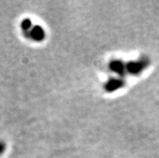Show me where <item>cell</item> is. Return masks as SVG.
Segmentation results:
<instances>
[{
  "label": "cell",
  "mask_w": 159,
  "mask_h": 158,
  "mask_svg": "<svg viewBox=\"0 0 159 158\" xmlns=\"http://www.w3.org/2000/svg\"><path fill=\"white\" fill-rule=\"evenodd\" d=\"M150 61L146 56H142L135 61L126 63V73L131 75H139L149 67Z\"/></svg>",
  "instance_id": "6da1fadb"
},
{
  "label": "cell",
  "mask_w": 159,
  "mask_h": 158,
  "mask_svg": "<svg viewBox=\"0 0 159 158\" xmlns=\"http://www.w3.org/2000/svg\"><path fill=\"white\" fill-rule=\"evenodd\" d=\"M24 36L34 42H41L45 39L46 32L40 25H32V28L27 32L24 33Z\"/></svg>",
  "instance_id": "7a4b0ae2"
},
{
  "label": "cell",
  "mask_w": 159,
  "mask_h": 158,
  "mask_svg": "<svg viewBox=\"0 0 159 158\" xmlns=\"http://www.w3.org/2000/svg\"><path fill=\"white\" fill-rule=\"evenodd\" d=\"M125 85V81L124 78L120 77H111L108 78L107 82L103 85L104 90L107 92L111 93L117 91L120 89H122Z\"/></svg>",
  "instance_id": "3957f363"
},
{
  "label": "cell",
  "mask_w": 159,
  "mask_h": 158,
  "mask_svg": "<svg viewBox=\"0 0 159 158\" xmlns=\"http://www.w3.org/2000/svg\"><path fill=\"white\" fill-rule=\"evenodd\" d=\"M109 70L116 74L118 77L125 78L126 73V63L119 59H115L110 61L108 65Z\"/></svg>",
  "instance_id": "277c9868"
},
{
  "label": "cell",
  "mask_w": 159,
  "mask_h": 158,
  "mask_svg": "<svg viewBox=\"0 0 159 158\" xmlns=\"http://www.w3.org/2000/svg\"><path fill=\"white\" fill-rule=\"evenodd\" d=\"M32 25H33V24H32V20H31L30 19H24V20H22L21 24H20V28H21L23 33H25V32H28V31L32 28Z\"/></svg>",
  "instance_id": "5b68a950"
},
{
  "label": "cell",
  "mask_w": 159,
  "mask_h": 158,
  "mask_svg": "<svg viewBox=\"0 0 159 158\" xmlns=\"http://www.w3.org/2000/svg\"><path fill=\"white\" fill-rule=\"evenodd\" d=\"M6 144H5L3 141H2V140H0V156H1L2 153H4V152L6 151Z\"/></svg>",
  "instance_id": "8992f818"
}]
</instances>
